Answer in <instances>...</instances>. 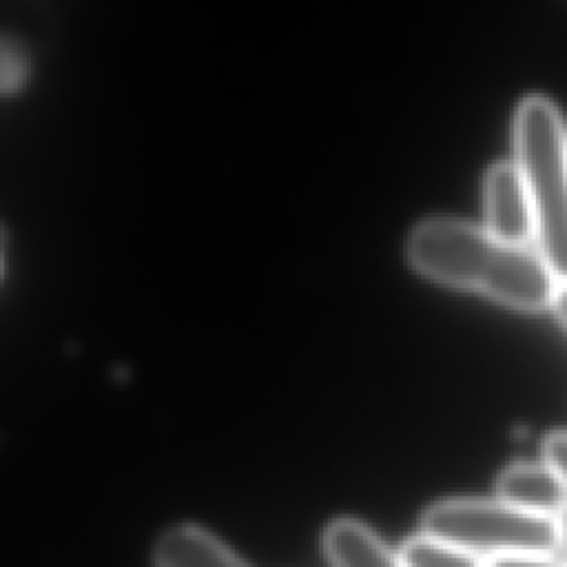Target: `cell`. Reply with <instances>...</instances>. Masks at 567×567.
I'll return each mask as SVG.
<instances>
[{
    "label": "cell",
    "instance_id": "1",
    "mask_svg": "<svg viewBox=\"0 0 567 567\" xmlns=\"http://www.w3.org/2000/svg\"><path fill=\"white\" fill-rule=\"evenodd\" d=\"M405 257L421 275L476 290L516 310L551 306L558 279L543 255L527 244H512L485 226L430 215L419 219L405 239Z\"/></svg>",
    "mask_w": 567,
    "mask_h": 567
},
{
    "label": "cell",
    "instance_id": "3",
    "mask_svg": "<svg viewBox=\"0 0 567 567\" xmlns=\"http://www.w3.org/2000/svg\"><path fill=\"white\" fill-rule=\"evenodd\" d=\"M423 534L474 556L551 554L558 540L556 516L518 509L505 501L454 498L432 505L421 520Z\"/></svg>",
    "mask_w": 567,
    "mask_h": 567
},
{
    "label": "cell",
    "instance_id": "4",
    "mask_svg": "<svg viewBox=\"0 0 567 567\" xmlns=\"http://www.w3.org/2000/svg\"><path fill=\"white\" fill-rule=\"evenodd\" d=\"M485 228L512 244L534 237V213L516 162H494L483 177Z\"/></svg>",
    "mask_w": 567,
    "mask_h": 567
},
{
    "label": "cell",
    "instance_id": "6",
    "mask_svg": "<svg viewBox=\"0 0 567 567\" xmlns=\"http://www.w3.org/2000/svg\"><path fill=\"white\" fill-rule=\"evenodd\" d=\"M323 549L332 567H403L396 551L352 518H339L326 527Z\"/></svg>",
    "mask_w": 567,
    "mask_h": 567
},
{
    "label": "cell",
    "instance_id": "10",
    "mask_svg": "<svg viewBox=\"0 0 567 567\" xmlns=\"http://www.w3.org/2000/svg\"><path fill=\"white\" fill-rule=\"evenodd\" d=\"M483 567H563L560 560L551 558L549 554H503L492 556L483 563Z\"/></svg>",
    "mask_w": 567,
    "mask_h": 567
},
{
    "label": "cell",
    "instance_id": "7",
    "mask_svg": "<svg viewBox=\"0 0 567 567\" xmlns=\"http://www.w3.org/2000/svg\"><path fill=\"white\" fill-rule=\"evenodd\" d=\"M157 567H248L224 543L195 525L168 529L155 549Z\"/></svg>",
    "mask_w": 567,
    "mask_h": 567
},
{
    "label": "cell",
    "instance_id": "9",
    "mask_svg": "<svg viewBox=\"0 0 567 567\" xmlns=\"http://www.w3.org/2000/svg\"><path fill=\"white\" fill-rule=\"evenodd\" d=\"M543 458L567 487V432L547 434V439L543 441Z\"/></svg>",
    "mask_w": 567,
    "mask_h": 567
},
{
    "label": "cell",
    "instance_id": "2",
    "mask_svg": "<svg viewBox=\"0 0 567 567\" xmlns=\"http://www.w3.org/2000/svg\"><path fill=\"white\" fill-rule=\"evenodd\" d=\"M514 162L525 179L538 252L567 281V126L543 93L525 95L514 113Z\"/></svg>",
    "mask_w": 567,
    "mask_h": 567
},
{
    "label": "cell",
    "instance_id": "8",
    "mask_svg": "<svg viewBox=\"0 0 567 567\" xmlns=\"http://www.w3.org/2000/svg\"><path fill=\"white\" fill-rule=\"evenodd\" d=\"M399 556L403 567H483L478 556L427 534L405 540Z\"/></svg>",
    "mask_w": 567,
    "mask_h": 567
},
{
    "label": "cell",
    "instance_id": "11",
    "mask_svg": "<svg viewBox=\"0 0 567 567\" xmlns=\"http://www.w3.org/2000/svg\"><path fill=\"white\" fill-rule=\"evenodd\" d=\"M556 527H558V540H556V549H560L563 554V567H567V505L556 514Z\"/></svg>",
    "mask_w": 567,
    "mask_h": 567
},
{
    "label": "cell",
    "instance_id": "12",
    "mask_svg": "<svg viewBox=\"0 0 567 567\" xmlns=\"http://www.w3.org/2000/svg\"><path fill=\"white\" fill-rule=\"evenodd\" d=\"M551 308L560 319V323L567 328V281H558V288L551 299Z\"/></svg>",
    "mask_w": 567,
    "mask_h": 567
},
{
    "label": "cell",
    "instance_id": "5",
    "mask_svg": "<svg viewBox=\"0 0 567 567\" xmlns=\"http://www.w3.org/2000/svg\"><path fill=\"white\" fill-rule=\"evenodd\" d=\"M496 492L501 501L545 516H556L567 505V487L545 461L509 465L503 470Z\"/></svg>",
    "mask_w": 567,
    "mask_h": 567
}]
</instances>
